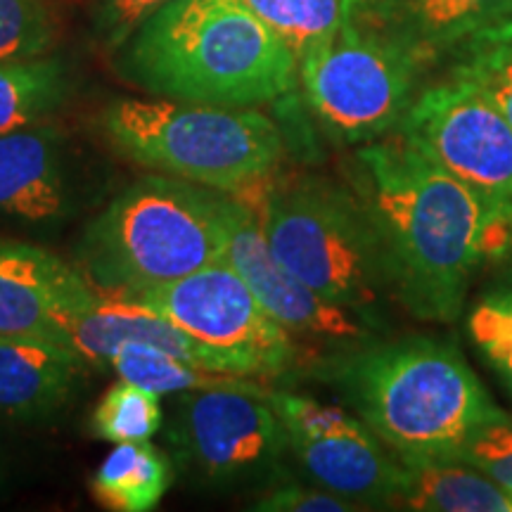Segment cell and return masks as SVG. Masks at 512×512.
Wrapping results in <instances>:
<instances>
[{"label":"cell","instance_id":"6da1fadb","mask_svg":"<svg viewBox=\"0 0 512 512\" xmlns=\"http://www.w3.org/2000/svg\"><path fill=\"white\" fill-rule=\"evenodd\" d=\"M356 166V195L380 238L394 297L420 320H456L472 275L503 254L484 209L399 136L363 145Z\"/></svg>","mask_w":512,"mask_h":512},{"label":"cell","instance_id":"7a4b0ae2","mask_svg":"<svg viewBox=\"0 0 512 512\" xmlns=\"http://www.w3.org/2000/svg\"><path fill=\"white\" fill-rule=\"evenodd\" d=\"M117 72L157 98L259 107L297 86L299 60L240 0H169L117 48Z\"/></svg>","mask_w":512,"mask_h":512},{"label":"cell","instance_id":"3957f363","mask_svg":"<svg viewBox=\"0 0 512 512\" xmlns=\"http://www.w3.org/2000/svg\"><path fill=\"white\" fill-rule=\"evenodd\" d=\"M366 342L320 363L318 375L401 463L453 460L472 434L508 415L453 344Z\"/></svg>","mask_w":512,"mask_h":512},{"label":"cell","instance_id":"277c9868","mask_svg":"<svg viewBox=\"0 0 512 512\" xmlns=\"http://www.w3.org/2000/svg\"><path fill=\"white\" fill-rule=\"evenodd\" d=\"M226 192L145 176L83 230L76 261L102 297L126 299L223 261Z\"/></svg>","mask_w":512,"mask_h":512},{"label":"cell","instance_id":"5b68a950","mask_svg":"<svg viewBox=\"0 0 512 512\" xmlns=\"http://www.w3.org/2000/svg\"><path fill=\"white\" fill-rule=\"evenodd\" d=\"M98 126L133 164L226 195L259 190L283 164V136L256 107L119 98Z\"/></svg>","mask_w":512,"mask_h":512},{"label":"cell","instance_id":"8992f818","mask_svg":"<svg viewBox=\"0 0 512 512\" xmlns=\"http://www.w3.org/2000/svg\"><path fill=\"white\" fill-rule=\"evenodd\" d=\"M273 178L242 200L254 207L275 259L330 304L377 330L394 290L363 202L323 178Z\"/></svg>","mask_w":512,"mask_h":512},{"label":"cell","instance_id":"52a82bcc","mask_svg":"<svg viewBox=\"0 0 512 512\" xmlns=\"http://www.w3.org/2000/svg\"><path fill=\"white\" fill-rule=\"evenodd\" d=\"M268 389L264 380H249L178 392L166 427L174 467L192 484L216 491L278 482L290 441Z\"/></svg>","mask_w":512,"mask_h":512},{"label":"cell","instance_id":"ba28073f","mask_svg":"<svg viewBox=\"0 0 512 512\" xmlns=\"http://www.w3.org/2000/svg\"><path fill=\"white\" fill-rule=\"evenodd\" d=\"M420 69L411 50L354 19L299 60L313 114L344 145H368L396 131L418 98Z\"/></svg>","mask_w":512,"mask_h":512},{"label":"cell","instance_id":"9c48e42d","mask_svg":"<svg viewBox=\"0 0 512 512\" xmlns=\"http://www.w3.org/2000/svg\"><path fill=\"white\" fill-rule=\"evenodd\" d=\"M396 136L472 192L501 252L512 247V128L475 86L448 74L422 91Z\"/></svg>","mask_w":512,"mask_h":512},{"label":"cell","instance_id":"30bf717a","mask_svg":"<svg viewBox=\"0 0 512 512\" xmlns=\"http://www.w3.org/2000/svg\"><path fill=\"white\" fill-rule=\"evenodd\" d=\"M126 299L147 306L185 335L219 351L235 375L271 380L285 375L299 358L292 332L259 304L226 261Z\"/></svg>","mask_w":512,"mask_h":512},{"label":"cell","instance_id":"8fae6325","mask_svg":"<svg viewBox=\"0 0 512 512\" xmlns=\"http://www.w3.org/2000/svg\"><path fill=\"white\" fill-rule=\"evenodd\" d=\"M268 401L313 484L363 510L396 505L406 467L356 413L278 389H268Z\"/></svg>","mask_w":512,"mask_h":512},{"label":"cell","instance_id":"7c38bea8","mask_svg":"<svg viewBox=\"0 0 512 512\" xmlns=\"http://www.w3.org/2000/svg\"><path fill=\"white\" fill-rule=\"evenodd\" d=\"M223 261L245 280L259 304L290 330L332 342L356 344L373 339V328L342 306L330 304L275 259L254 207L226 195V249Z\"/></svg>","mask_w":512,"mask_h":512},{"label":"cell","instance_id":"4fadbf2b","mask_svg":"<svg viewBox=\"0 0 512 512\" xmlns=\"http://www.w3.org/2000/svg\"><path fill=\"white\" fill-rule=\"evenodd\" d=\"M95 297L79 268L27 242L0 240V337L60 342L64 320Z\"/></svg>","mask_w":512,"mask_h":512},{"label":"cell","instance_id":"5bb4252c","mask_svg":"<svg viewBox=\"0 0 512 512\" xmlns=\"http://www.w3.org/2000/svg\"><path fill=\"white\" fill-rule=\"evenodd\" d=\"M74 209L67 140L55 126L29 124L0 136V214L24 226H55Z\"/></svg>","mask_w":512,"mask_h":512},{"label":"cell","instance_id":"9a60e30c","mask_svg":"<svg viewBox=\"0 0 512 512\" xmlns=\"http://www.w3.org/2000/svg\"><path fill=\"white\" fill-rule=\"evenodd\" d=\"M347 19L382 31L430 67L467 38L512 19V0H375Z\"/></svg>","mask_w":512,"mask_h":512},{"label":"cell","instance_id":"2e32d148","mask_svg":"<svg viewBox=\"0 0 512 512\" xmlns=\"http://www.w3.org/2000/svg\"><path fill=\"white\" fill-rule=\"evenodd\" d=\"M86 361L67 344L43 337H0V415L41 420L79 389Z\"/></svg>","mask_w":512,"mask_h":512},{"label":"cell","instance_id":"e0dca14e","mask_svg":"<svg viewBox=\"0 0 512 512\" xmlns=\"http://www.w3.org/2000/svg\"><path fill=\"white\" fill-rule=\"evenodd\" d=\"M396 505L420 512H512V496L494 479L460 460L403 463Z\"/></svg>","mask_w":512,"mask_h":512},{"label":"cell","instance_id":"ac0fdd59","mask_svg":"<svg viewBox=\"0 0 512 512\" xmlns=\"http://www.w3.org/2000/svg\"><path fill=\"white\" fill-rule=\"evenodd\" d=\"M174 463L152 441L117 444L93 472L91 494L112 512H150L174 484Z\"/></svg>","mask_w":512,"mask_h":512},{"label":"cell","instance_id":"d6986e66","mask_svg":"<svg viewBox=\"0 0 512 512\" xmlns=\"http://www.w3.org/2000/svg\"><path fill=\"white\" fill-rule=\"evenodd\" d=\"M69 93L67 64L55 57L0 62V136L38 124Z\"/></svg>","mask_w":512,"mask_h":512},{"label":"cell","instance_id":"ffe728a7","mask_svg":"<svg viewBox=\"0 0 512 512\" xmlns=\"http://www.w3.org/2000/svg\"><path fill=\"white\" fill-rule=\"evenodd\" d=\"M110 370H114L121 380L140 384L159 396L190 392V389L233 387V384L254 380V377L216 373V370L192 366L162 349L147 347L140 342L121 344L110 358Z\"/></svg>","mask_w":512,"mask_h":512},{"label":"cell","instance_id":"44dd1931","mask_svg":"<svg viewBox=\"0 0 512 512\" xmlns=\"http://www.w3.org/2000/svg\"><path fill=\"white\" fill-rule=\"evenodd\" d=\"M453 55L451 76L475 86L512 128V19L467 38Z\"/></svg>","mask_w":512,"mask_h":512},{"label":"cell","instance_id":"7402d4cb","mask_svg":"<svg viewBox=\"0 0 512 512\" xmlns=\"http://www.w3.org/2000/svg\"><path fill=\"white\" fill-rule=\"evenodd\" d=\"M261 19L275 36H280L302 60L337 36L347 22L344 0H240Z\"/></svg>","mask_w":512,"mask_h":512},{"label":"cell","instance_id":"603a6c76","mask_svg":"<svg viewBox=\"0 0 512 512\" xmlns=\"http://www.w3.org/2000/svg\"><path fill=\"white\" fill-rule=\"evenodd\" d=\"M162 425L164 413L159 394L121 377L100 396L91 418L95 437L110 444L152 441Z\"/></svg>","mask_w":512,"mask_h":512},{"label":"cell","instance_id":"cb8c5ba5","mask_svg":"<svg viewBox=\"0 0 512 512\" xmlns=\"http://www.w3.org/2000/svg\"><path fill=\"white\" fill-rule=\"evenodd\" d=\"M467 332L512 396V283L479 299L467 316Z\"/></svg>","mask_w":512,"mask_h":512},{"label":"cell","instance_id":"d4e9b609","mask_svg":"<svg viewBox=\"0 0 512 512\" xmlns=\"http://www.w3.org/2000/svg\"><path fill=\"white\" fill-rule=\"evenodd\" d=\"M55 46V19L43 0H0V62L36 60Z\"/></svg>","mask_w":512,"mask_h":512},{"label":"cell","instance_id":"484cf974","mask_svg":"<svg viewBox=\"0 0 512 512\" xmlns=\"http://www.w3.org/2000/svg\"><path fill=\"white\" fill-rule=\"evenodd\" d=\"M453 460L475 467L491 477L498 486L512 496V418L505 415L501 420L489 422L477 430Z\"/></svg>","mask_w":512,"mask_h":512},{"label":"cell","instance_id":"4316f807","mask_svg":"<svg viewBox=\"0 0 512 512\" xmlns=\"http://www.w3.org/2000/svg\"><path fill=\"white\" fill-rule=\"evenodd\" d=\"M259 512H354L361 505L347 501L344 496L332 494L323 486H306L297 482H275L268 486L264 496L252 505Z\"/></svg>","mask_w":512,"mask_h":512},{"label":"cell","instance_id":"83f0119b","mask_svg":"<svg viewBox=\"0 0 512 512\" xmlns=\"http://www.w3.org/2000/svg\"><path fill=\"white\" fill-rule=\"evenodd\" d=\"M169 0H100L95 29L107 48L117 50L147 15Z\"/></svg>","mask_w":512,"mask_h":512},{"label":"cell","instance_id":"f1b7e54d","mask_svg":"<svg viewBox=\"0 0 512 512\" xmlns=\"http://www.w3.org/2000/svg\"><path fill=\"white\" fill-rule=\"evenodd\" d=\"M15 456H12L10 446L0 439V496L12 486V477H15Z\"/></svg>","mask_w":512,"mask_h":512},{"label":"cell","instance_id":"f546056e","mask_svg":"<svg viewBox=\"0 0 512 512\" xmlns=\"http://www.w3.org/2000/svg\"><path fill=\"white\" fill-rule=\"evenodd\" d=\"M375 0H344V8H347V17L356 15V12L366 10L368 5H373Z\"/></svg>","mask_w":512,"mask_h":512}]
</instances>
